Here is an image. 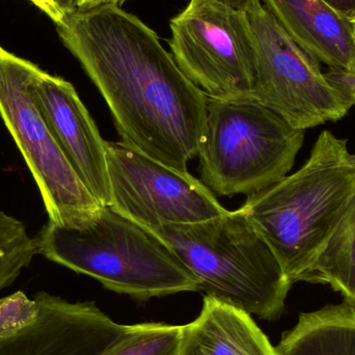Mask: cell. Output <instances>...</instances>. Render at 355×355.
<instances>
[{
  "instance_id": "obj_1",
  "label": "cell",
  "mask_w": 355,
  "mask_h": 355,
  "mask_svg": "<svg viewBox=\"0 0 355 355\" xmlns=\"http://www.w3.org/2000/svg\"><path fill=\"white\" fill-rule=\"evenodd\" d=\"M56 29L103 96L122 141L188 172L198 155L208 96L180 70L155 31L114 4L75 8Z\"/></svg>"
},
{
  "instance_id": "obj_2",
  "label": "cell",
  "mask_w": 355,
  "mask_h": 355,
  "mask_svg": "<svg viewBox=\"0 0 355 355\" xmlns=\"http://www.w3.org/2000/svg\"><path fill=\"white\" fill-rule=\"evenodd\" d=\"M347 144L322 131L297 172L248 196L241 207L292 285L322 252L355 194V154Z\"/></svg>"
},
{
  "instance_id": "obj_3",
  "label": "cell",
  "mask_w": 355,
  "mask_h": 355,
  "mask_svg": "<svg viewBox=\"0 0 355 355\" xmlns=\"http://www.w3.org/2000/svg\"><path fill=\"white\" fill-rule=\"evenodd\" d=\"M37 242L48 260L141 302L198 291V279L158 236L110 206L77 225L48 221Z\"/></svg>"
},
{
  "instance_id": "obj_4",
  "label": "cell",
  "mask_w": 355,
  "mask_h": 355,
  "mask_svg": "<svg viewBox=\"0 0 355 355\" xmlns=\"http://www.w3.org/2000/svg\"><path fill=\"white\" fill-rule=\"evenodd\" d=\"M149 230L196 277L206 296L265 320L283 313L292 284L241 207L200 223Z\"/></svg>"
},
{
  "instance_id": "obj_5",
  "label": "cell",
  "mask_w": 355,
  "mask_h": 355,
  "mask_svg": "<svg viewBox=\"0 0 355 355\" xmlns=\"http://www.w3.org/2000/svg\"><path fill=\"white\" fill-rule=\"evenodd\" d=\"M304 141V130L252 97H208L198 155L202 182L221 196H252L288 176Z\"/></svg>"
},
{
  "instance_id": "obj_6",
  "label": "cell",
  "mask_w": 355,
  "mask_h": 355,
  "mask_svg": "<svg viewBox=\"0 0 355 355\" xmlns=\"http://www.w3.org/2000/svg\"><path fill=\"white\" fill-rule=\"evenodd\" d=\"M40 70L0 46V116L39 187L50 223L77 225L102 205L69 164L35 104L33 87Z\"/></svg>"
},
{
  "instance_id": "obj_7",
  "label": "cell",
  "mask_w": 355,
  "mask_h": 355,
  "mask_svg": "<svg viewBox=\"0 0 355 355\" xmlns=\"http://www.w3.org/2000/svg\"><path fill=\"white\" fill-rule=\"evenodd\" d=\"M246 14L256 68L250 97L300 130L347 116L352 106L327 80L320 62L286 33L262 1Z\"/></svg>"
},
{
  "instance_id": "obj_8",
  "label": "cell",
  "mask_w": 355,
  "mask_h": 355,
  "mask_svg": "<svg viewBox=\"0 0 355 355\" xmlns=\"http://www.w3.org/2000/svg\"><path fill=\"white\" fill-rule=\"evenodd\" d=\"M170 27L175 62L209 98L252 96L256 68L246 12L217 0H190Z\"/></svg>"
},
{
  "instance_id": "obj_9",
  "label": "cell",
  "mask_w": 355,
  "mask_h": 355,
  "mask_svg": "<svg viewBox=\"0 0 355 355\" xmlns=\"http://www.w3.org/2000/svg\"><path fill=\"white\" fill-rule=\"evenodd\" d=\"M114 210L148 229L208 220L227 212L213 192L188 172L148 156L125 141H106Z\"/></svg>"
},
{
  "instance_id": "obj_10",
  "label": "cell",
  "mask_w": 355,
  "mask_h": 355,
  "mask_svg": "<svg viewBox=\"0 0 355 355\" xmlns=\"http://www.w3.org/2000/svg\"><path fill=\"white\" fill-rule=\"evenodd\" d=\"M37 318L10 336H0V355H100L126 331L95 302H71L47 292L35 296Z\"/></svg>"
},
{
  "instance_id": "obj_11",
  "label": "cell",
  "mask_w": 355,
  "mask_h": 355,
  "mask_svg": "<svg viewBox=\"0 0 355 355\" xmlns=\"http://www.w3.org/2000/svg\"><path fill=\"white\" fill-rule=\"evenodd\" d=\"M33 99L69 164L102 206H110L105 143L72 83L40 70Z\"/></svg>"
},
{
  "instance_id": "obj_12",
  "label": "cell",
  "mask_w": 355,
  "mask_h": 355,
  "mask_svg": "<svg viewBox=\"0 0 355 355\" xmlns=\"http://www.w3.org/2000/svg\"><path fill=\"white\" fill-rule=\"evenodd\" d=\"M286 33L329 70L355 75L352 21L323 0H261Z\"/></svg>"
},
{
  "instance_id": "obj_13",
  "label": "cell",
  "mask_w": 355,
  "mask_h": 355,
  "mask_svg": "<svg viewBox=\"0 0 355 355\" xmlns=\"http://www.w3.org/2000/svg\"><path fill=\"white\" fill-rule=\"evenodd\" d=\"M179 355H279L248 314L205 295L196 320L182 325Z\"/></svg>"
},
{
  "instance_id": "obj_14",
  "label": "cell",
  "mask_w": 355,
  "mask_h": 355,
  "mask_svg": "<svg viewBox=\"0 0 355 355\" xmlns=\"http://www.w3.org/2000/svg\"><path fill=\"white\" fill-rule=\"evenodd\" d=\"M275 348L279 355H355V306L344 300L300 315Z\"/></svg>"
},
{
  "instance_id": "obj_15",
  "label": "cell",
  "mask_w": 355,
  "mask_h": 355,
  "mask_svg": "<svg viewBox=\"0 0 355 355\" xmlns=\"http://www.w3.org/2000/svg\"><path fill=\"white\" fill-rule=\"evenodd\" d=\"M302 282L329 285L355 306V194Z\"/></svg>"
},
{
  "instance_id": "obj_16",
  "label": "cell",
  "mask_w": 355,
  "mask_h": 355,
  "mask_svg": "<svg viewBox=\"0 0 355 355\" xmlns=\"http://www.w3.org/2000/svg\"><path fill=\"white\" fill-rule=\"evenodd\" d=\"M182 325L149 322L128 325L100 355H179Z\"/></svg>"
},
{
  "instance_id": "obj_17",
  "label": "cell",
  "mask_w": 355,
  "mask_h": 355,
  "mask_svg": "<svg viewBox=\"0 0 355 355\" xmlns=\"http://www.w3.org/2000/svg\"><path fill=\"white\" fill-rule=\"evenodd\" d=\"M37 254V238L24 223L0 211V292L10 287Z\"/></svg>"
},
{
  "instance_id": "obj_18",
  "label": "cell",
  "mask_w": 355,
  "mask_h": 355,
  "mask_svg": "<svg viewBox=\"0 0 355 355\" xmlns=\"http://www.w3.org/2000/svg\"><path fill=\"white\" fill-rule=\"evenodd\" d=\"M39 314L37 300L18 291L0 298V336L18 333L35 320Z\"/></svg>"
},
{
  "instance_id": "obj_19",
  "label": "cell",
  "mask_w": 355,
  "mask_h": 355,
  "mask_svg": "<svg viewBox=\"0 0 355 355\" xmlns=\"http://www.w3.org/2000/svg\"><path fill=\"white\" fill-rule=\"evenodd\" d=\"M327 80L346 98L350 105H355V75L340 71L329 70L324 73Z\"/></svg>"
},
{
  "instance_id": "obj_20",
  "label": "cell",
  "mask_w": 355,
  "mask_h": 355,
  "mask_svg": "<svg viewBox=\"0 0 355 355\" xmlns=\"http://www.w3.org/2000/svg\"><path fill=\"white\" fill-rule=\"evenodd\" d=\"M44 14L47 15L55 25L60 24L66 16L68 10L62 6L60 0H29Z\"/></svg>"
},
{
  "instance_id": "obj_21",
  "label": "cell",
  "mask_w": 355,
  "mask_h": 355,
  "mask_svg": "<svg viewBox=\"0 0 355 355\" xmlns=\"http://www.w3.org/2000/svg\"><path fill=\"white\" fill-rule=\"evenodd\" d=\"M323 1L348 20L352 21L355 19V0H323Z\"/></svg>"
},
{
  "instance_id": "obj_22",
  "label": "cell",
  "mask_w": 355,
  "mask_h": 355,
  "mask_svg": "<svg viewBox=\"0 0 355 355\" xmlns=\"http://www.w3.org/2000/svg\"><path fill=\"white\" fill-rule=\"evenodd\" d=\"M127 0H76L77 10H87V8H96V6H104V4H114L122 6Z\"/></svg>"
},
{
  "instance_id": "obj_23",
  "label": "cell",
  "mask_w": 355,
  "mask_h": 355,
  "mask_svg": "<svg viewBox=\"0 0 355 355\" xmlns=\"http://www.w3.org/2000/svg\"><path fill=\"white\" fill-rule=\"evenodd\" d=\"M217 1L223 2V3L235 8V10H244V12H246V10H250L252 6H254V4L260 2L261 0H217Z\"/></svg>"
},
{
  "instance_id": "obj_24",
  "label": "cell",
  "mask_w": 355,
  "mask_h": 355,
  "mask_svg": "<svg viewBox=\"0 0 355 355\" xmlns=\"http://www.w3.org/2000/svg\"><path fill=\"white\" fill-rule=\"evenodd\" d=\"M60 1L68 12L76 8V0H60Z\"/></svg>"
},
{
  "instance_id": "obj_25",
  "label": "cell",
  "mask_w": 355,
  "mask_h": 355,
  "mask_svg": "<svg viewBox=\"0 0 355 355\" xmlns=\"http://www.w3.org/2000/svg\"><path fill=\"white\" fill-rule=\"evenodd\" d=\"M352 24H354V31H355V19H354V20H352Z\"/></svg>"
}]
</instances>
